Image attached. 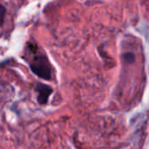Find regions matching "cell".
Segmentation results:
<instances>
[{
    "label": "cell",
    "mask_w": 149,
    "mask_h": 149,
    "mask_svg": "<svg viewBox=\"0 0 149 149\" xmlns=\"http://www.w3.org/2000/svg\"><path fill=\"white\" fill-rule=\"evenodd\" d=\"M30 68L38 78L50 80L52 79V66L45 54L35 55L30 61Z\"/></svg>",
    "instance_id": "obj_1"
},
{
    "label": "cell",
    "mask_w": 149,
    "mask_h": 149,
    "mask_svg": "<svg viewBox=\"0 0 149 149\" xmlns=\"http://www.w3.org/2000/svg\"><path fill=\"white\" fill-rule=\"evenodd\" d=\"M36 92L38 93V102L40 105H45L48 102L49 97L52 93V88L45 84L38 83Z\"/></svg>",
    "instance_id": "obj_2"
},
{
    "label": "cell",
    "mask_w": 149,
    "mask_h": 149,
    "mask_svg": "<svg viewBox=\"0 0 149 149\" xmlns=\"http://www.w3.org/2000/svg\"><path fill=\"white\" fill-rule=\"evenodd\" d=\"M123 58H124V60L127 64H133L135 61V56L132 52H127V53H125L123 55Z\"/></svg>",
    "instance_id": "obj_3"
},
{
    "label": "cell",
    "mask_w": 149,
    "mask_h": 149,
    "mask_svg": "<svg viewBox=\"0 0 149 149\" xmlns=\"http://www.w3.org/2000/svg\"><path fill=\"white\" fill-rule=\"evenodd\" d=\"M5 13H6V9L4 8L3 5H2L0 3V26H2L3 24Z\"/></svg>",
    "instance_id": "obj_4"
}]
</instances>
